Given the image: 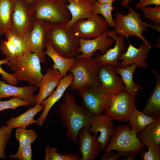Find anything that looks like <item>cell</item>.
<instances>
[{"instance_id": "7dc6e473", "label": "cell", "mask_w": 160, "mask_h": 160, "mask_svg": "<svg viewBox=\"0 0 160 160\" xmlns=\"http://www.w3.org/2000/svg\"><path fill=\"white\" fill-rule=\"evenodd\" d=\"M112 1H116V0H111Z\"/></svg>"}, {"instance_id": "60d3db41", "label": "cell", "mask_w": 160, "mask_h": 160, "mask_svg": "<svg viewBox=\"0 0 160 160\" xmlns=\"http://www.w3.org/2000/svg\"><path fill=\"white\" fill-rule=\"evenodd\" d=\"M120 156V154L117 151L116 153L111 152V151H105L100 160H117L119 159Z\"/></svg>"}, {"instance_id": "f35d334b", "label": "cell", "mask_w": 160, "mask_h": 160, "mask_svg": "<svg viewBox=\"0 0 160 160\" xmlns=\"http://www.w3.org/2000/svg\"><path fill=\"white\" fill-rule=\"evenodd\" d=\"M32 155L31 145H30L25 147L19 148L16 153L10 155L9 156L12 159L20 160H31Z\"/></svg>"}, {"instance_id": "7a4b0ae2", "label": "cell", "mask_w": 160, "mask_h": 160, "mask_svg": "<svg viewBox=\"0 0 160 160\" xmlns=\"http://www.w3.org/2000/svg\"><path fill=\"white\" fill-rule=\"evenodd\" d=\"M66 24H51L46 35V44H50L60 55L66 58L76 57L79 54V39L71 27Z\"/></svg>"}, {"instance_id": "74e56055", "label": "cell", "mask_w": 160, "mask_h": 160, "mask_svg": "<svg viewBox=\"0 0 160 160\" xmlns=\"http://www.w3.org/2000/svg\"><path fill=\"white\" fill-rule=\"evenodd\" d=\"M147 151L143 150L140 153V158L142 160H160V145L150 146Z\"/></svg>"}, {"instance_id": "ab89813d", "label": "cell", "mask_w": 160, "mask_h": 160, "mask_svg": "<svg viewBox=\"0 0 160 160\" xmlns=\"http://www.w3.org/2000/svg\"><path fill=\"white\" fill-rule=\"evenodd\" d=\"M9 62L6 58L0 60V73L1 75V78L3 80H5L9 84L16 86L18 82L15 77L14 75L9 73L3 70L1 67V65L3 64H8Z\"/></svg>"}, {"instance_id": "b9f144b4", "label": "cell", "mask_w": 160, "mask_h": 160, "mask_svg": "<svg viewBox=\"0 0 160 160\" xmlns=\"http://www.w3.org/2000/svg\"><path fill=\"white\" fill-rule=\"evenodd\" d=\"M151 4L160 5V0H145L139 2L135 6V7L141 9L142 8Z\"/></svg>"}, {"instance_id": "ba28073f", "label": "cell", "mask_w": 160, "mask_h": 160, "mask_svg": "<svg viewBox=\"0 0 160 160\" xmlns=\"http://www.w3.org/2000/svg\"><path fill=\"white\" fill-rule=\"evenodd\" d=\"M65 0H34L33 6L36 19L51 24H66L70 20L71 14L66 7Z\"/></svg>"}, {"instance_id": "5b68a950", "label": "cell", "mask_w": 160, "mask_h": 160, "mask_svg": "<svg viewBox=\"0 0 160 160\" xmlns=\"http://www.w3.org/2000/svg\"><path fill=\"white\" fill-rule=\"evenodd\" d=\"M116 129L105 151H116L121 156H126L130 153L138 154L145 149V145L139 141L137 133L129 125H119Z\"/></svg>"}, {"instance_id": "8d00e7d4", "label": "cell", "mask_w": 160, "mask_h": 160, "mask_svg": "<svg viewBox=\"0 0 160 160\" xmlns=\"http://www.w3.org/2000/svg\"><path fill=\"white\" fill-rule=\"evenodd\" d=\"M141 9L144 13V16L155 24H160V6L155 5L154 7L145 6Z\"/></svg>"}, {"instance_id": "603a6c76", "label": "cell", "mask_w": 160, "mask_h": 160, "mask_svg": "<svg viewBox=\"0 0 160 160\" xmlns=\"http://www.w3.org/2000/svg\"><path fill=\"white\" fill-rule=\"evenodd\" d=\"M137 137L145 146L160 145V116L154 121L137 134Z\"/></svg>"}, {"instance_id": "ffe728a7", "label": "cell", "mask_w": 160, "mask_h": 160, "mask_svg": "<svg viewBox=\"0 0 160 160\" xmlns=\"http://www.w3.org/2000/svg\"><path fill=\"white\" fill-rule=\"evenodd\" d=\"M73 78L72 73H71L67 74L62 78L55 89L40 104L43 105L44 108L41 115L37 120V124L40 126H42L50 109L62 97L67 88L72 83Z\"/></svg>"}, {"instance_id": "e575fe53", "label": "cell", "mask_w": 160, "mask_h": 160, "mask_svg": "<svg viewBox=\"0 0 160 160\" xmlns=\"http://www.w3.org/2000/svg\"><path fill=\"white\" fill-rule=\"evenodd\" d=\"M11 131L7 126L1 125L0 129V158L5 159L4 149L12 135Z\"/></svg>"}, {"instance_id": "2e32d148", "label": "cell", "mask_w": 160, "mask_h": 160, "mask_svg": "<svg viewBox=\"0 0 160 160\" xmlns=\"http://www.w3.org/2000/svg\"><path fill=\"white\" fill-rule=\"evenodd\" d=\"M107 35L112 38L116 42L113 48H110L103 54L96 53L94 55L93 58L98 64L109 65L116 68L120 67L119 62H118L121 54L126 50V45L124 41V36L120 35L117 36L114 31L107 30Z\"/></svg>"}, {"instance_id": "7bdbcfd3", "label": "cell", "mask_w": 160, "mask_h": 160, "mask_svg": "<svg viewBox=\"0 0 160 160\" xmlns=\"http://www.w3.org/2000/svg\"><path fill=\"white\" fill-rule=\"evenodd\" d=\"M136 155V154L135 153H130L126 156V157L121 160H135V157Z\"/></svg>"}, {"instance_id": "9a60e30c", "label": "cell", "mask_w": 160, "mask_h": 160, "mask_svg": "<svg viewBox=\"0 0 160 160\" xmlns=\"http://www.w3.org/2000/svg\"><path fill=\"white\" fill-rule=\"evenodd\" d=\"M107 30L100 36L92 39H79V46L78 50V54L75 57L77 59L80 58H90L94 56V53L100 50L101 54H104L108 49V47L111 46L114 42L112 38H108Z\"/></svg>"}, {"instance_id": "ee69618b", "label": "cell", "mask_w": 160, "mask_h": 160, "mask_svg": "<svg viewBox=\"0 0 160 160\" xmlns=\"http://www.w3.org/2000/svg\"><path fill=\"white\" fill-rule=\"evenodd\" d=\"M131 0H123L121 2V4L122 6L127 7L128 6V2Z\"/></svg>"}, {"instance_id": "83f0119b", "label": "cell", "mask_w": 160, "mask_h": 160, "mask_svg": "<svg viewBox=\"0 0 160 160\" xmlns=\"http://www.w3.org/2000/svg\"><path fill=\"white\" fill-rule=\"evenodd\" d=\"M16 0H2L0 2V36L12 30L11 16Z\"/></svg>"}, {"instance_id": "f6af8a7d", "label": "cell", "mask_w": 160, "mask_h": 160, "mask_svg": "<svg viewBox=\"0 0 160 160\" xmlns=\"http://www.w3.org/2000/svg\"><path fill=\"white\" fill-rule=\"evenodd\" d=\"M98 2L101 3H107L110 1H113L111 0H98Z\"/></svg>"}, {"instance_id": "4316f807", "label": "cell", "mask_w": 160, "mask_h": 160, "mask_svg": "<svg viewBox=\"0 0 160 160\" xmlns=\"http://www.w3.org/2000/svg\"><path fill=\"white\" fill-rule=\"evenodd\" d=\"M137 67L136 64H132L124 68H116L117 73L121 76L125 90L135 96L142 89V87L138 84L135 83L133 80V74Z\"/></svg>"}, {"instance_id": "e0dca14e", "label": "cell", "mask_w": 160, "mask_h": 160, "mask_svg": "<svg viewBox=\"0 0 160 160\" xmlns=\"http://www.w3.org/2000/svg\"><path fill=\"white\" fill-rule=\"evenodd\" d=\"M99 65L98 80L102 87L115 94L125 90L121 79L116 75L115 67L109 65Z\"/></svg>"}, {"instance_id": "bcb514c9", "label": "cell", "mask_w": 160, "mask_h": 160, "mask_svg": "<svg viewBox=\"0 0 160 160\" xmlns=\"http://www.w3.org/2000/svg\"><path fill=\"white\" fill-rule=\"evenodd\" d=\"M25 0L28 2H29L31 4H33V1H34V0Z\"/></svg>"}, {"instance_id": "d6a6232c", "label": "cell", "mask_w": 160, "mask_h": 160, "mask_svg": "<svg viewBox=\"0 0 160 160\" xmlns=\"http://www.w3.org/2000/svg\"><path fill=\"white\" fill-rule=\"evenodd\" d=\"M45 160H81L76 154L67 153L62 155L58 153L55 147L47 146L45 148Z\"/></svg>"}, {"instance_id": "277c9868", "label": "cell", "mask_w": 160, "mask_h": 160, "mask_svg": "<svg viewBox=\"0 0 160 160\" xmlns=\"http://www.w3.org/2000/svg\"><path fill=\"white\" fill-rule=\"evenodd\" d=\"M99 64L93 58L76 59L68 72L73 74V80L69 86L71 90L81 88L101 86L98 80Z\"/></svg>"}, {"instance_id": "44dd1931", "label": "cell", "mask_w": 160, "mask_h": 160, "mask_svg": "<svg viewBox=\"0 0 160 160\" xmlns=\"http://www.w3.org/2000/svg\"><path fill=\"white\" fill-rule=\"evenodd\" d=\"M38 89V87L34 85L18 87L0 80V99L10 97H18L29 101L33 106L36 104L33 93Z\"/></svg>"}, {"instance_id": "f546056e", "label": "cell", "mask_w": 160, "mask_h": 160, "mask_svg": "<svg viewBox=\"0 0 160 160\" xmlns=\"http://www.w3.org/2000/svg\"><path fill=\"white\" fill-rule=\"evenodd\" d=\"M113 1L105 3L95 1L93 4L92 10L94 15H102L105 18L108 25L111 27H115V24L112 15L113 9Z\"/></svg>"}, {"instance_id": "1f68e13d", "label": "cell", "mask_w": 160, "mask_h": 160, "mask_svg": "<svg viewBox=\"0 0 160 160\" xmlns=\"http://www.w3.org/2000/svg\"><path fill=\"white\" fill-rule=\"evenodd\" d=\"M15 136L19 143V148L31 145L37 137V134L34 130L19 128L16 130Z\"/></svg>"}, {"instance_id": "4fadbf2b", "label": "cell", "mask_w": 160, "mask_h": 160, "mask_svg": "<svg viewBox=\"0 0 160 160\" xmlns=\"http://www.w3.org/2000/svg\"><path fill=\"white\" fill-rule=\"evenodd\" d=\"M90 126L83 128L78 135L79 151L81 160H93L97 158L102 151L100 144L98 142V133L92 135L89 130Z\"/></svg>"}, {"instance_id": "52a82bcc", "label": "cell", "mask_w": 160, "mask_h": 160, "mask_svg": "<svg viewBox=\"0 0 160 160\" xmlns=\"http://www.w3.org/2000/svg\"><path fill=\"white\" fill-rule=\"evenodd\" d=\"M77 90L82 107L94 116L100 115L109 108L115 95L101 86L84 87Z\"/></svg>"}, {"instance_id": "d6986e66", "label": "cell", "mask_w": 160, "mask_h": 160, "mask_svg": "<svg viewBox=\"0 0 160 160\" xmlns=\"http://www.w3.org/2000/svg\"><path fill=\"white\" fill-rule=\"evenodd\" d=\"M62 78L57 69L48 68L39 83V91L35 96L36 104H40L49 96L57 87Z\"/></svg>"}, {"instance_id": "8fae6325", "label": "cell", "mask_w": 160, "mask_h": 160, "mask_svg": "<svg viewBox=\"0 0 160 160\" xmlns=\"http://www.w3.org/2000/svg\"><path fill=\"white\" fill-rule=\"evenodd\" d=\"M108 24L103 17L94 15L86 20H80L75 22L71 28L76 36L79 38L89 39L102 35L107 30Z\"/></svg>"}, {"instance_id": "d4e9b609", "label": "cell", "mask_w": 160, "mask_h": 160, "mask_svg": "<svg viewBox=\"0 0 160 160\" xmlns=\"http://www.w3.org/2000/svg\"><path fill=\"white\" fill-rule=\"evenodd\" d=\"M44 106L41 104H36L34 107L30 108L20 115L15 118L12 117L6 122V124L12 130L17 127L26 129L30 124H37V120H34V117L39 112L44 109Z\"/></svg>"}, {"instance_id": "4dcf8cb0", "label": "cell", "mask_w": 160, "mask_h": 160, "mask_svg": "<svg viewBox=\"0 0 160 160\" xmlns=\"http://www.w3.org/2000/svg\"><path fill=\"white\" fill-rule=\"evenodd\" d=\"M6 40H10L13 43L16 50V57L22 55L25 53L31 51L27 42L23 38L13 33L11 30L4 34Z\"/></svg>"}, {"instance_id": "cb8c5ba5", "label": "cell", "mask_w": 160, "mask_h": 160, "mask_svg": "<svg viewBox=\"0 0 160 160\" xmlns=\"http://www.w3.org/2000/svg\"><path fill=\"white\" fill-rule=\"evenodd\" d=\"M151 70L156 77V84L142 111L156 118L160 116V76L155 70L152 69Z\"/></svg>"}, {"instance_id": "9c48e42d", "label": "cell", "mask_w": 160, "mask_h": 160, "mask_svg": "<svg viewBox=\"0 0 160 160\" xmlns=\"http://www.w3.org/2000/svg\"><path fill=\"white\" fill-rule=\"evenodd\" d=\"M36 19L32 4L25 0H16L11 16L13 33L24 39L32 29Z\"/></svg>"}, {"instance_id": "7402d4cb", "label": "cell", "mask_w": 160, "mask_h": 160, "mask_svg": "<svg viewBox=\"0 0 160 160\" xmlns=\"http://www.w3.org/2000/svg\"><path fill=\"white\" fill-rule=\"evenodd\" d=\"M69 2L66 7L71 15L70 20L65 25L68 28H71L76 21L88 19L94 14L92 6L96 0H65Z\"/></svg>"}, {"instance_id": "3957f363", "label": "cell", "mask_w": 160, "mask_h": 160, "mask_svg": "<svg viewBox=\"0 0 160 160\" xmlns=\"http://www.w3.org/2000/svg\"><path fill=\"white\" fill-rule=\"evenodd\" d=\"M16 61L7 65L11 68L17 80L27 82L31 85L38 87L43 74L38 56L31 51L16 57Z\"/></svg>"}, {"instance_id": "c3c4849f", "label": "cell", "mask_w": 160, "mask_h": 160, "mask_svg": "<svg viewBox=\"0 0 160 160\" xmlns=\"http://www.w3.org/2000/svg\"><path fill=\"white\" fill-rule=\"evenodd\" d=\"M2 0H0V2Z\"/></svg>"}, {"instance_id": "836d02e7", "label": "cell", "mask_w": 160, "mask_h": 160, "mask_svg": "<svg viewBox=\"0 0 160 160\" xmlns=\"http://www.w3.org/2000/svg\"><path fill=\"white\" fill-rule=\"evenodd\" d=\"M1 53L5 55L6 59L10 63L16 61V50L15 45L10 40L2 41L0 45Z\"/></svg>"}, {"instance_id": "5bb4252c", "label": "cell", "mask_w": 160, "mask_h": 160, "mask_svg": "<svg viewBox=\"0 0 160 160\" xmlns=\"http://www.w3.org/2000/svg\"><path fill=\"white\" fill-rule=\"evenodd\" d=\"M113 120L111 117L102 113L94 116L91 123L89 132L91 134L100 132L97 140L101 145L102 151L105 150L111 137L116 131Z\"/></svg>"}, {"instance_id": "ac0fdd59", "label": "cell", "mask_w": 160, "mask_h": 160, "mask_svg": "<svg viewBox=\"0 0 160 160\" xmlns=\"http://www.w3.org/2000/svg\"><path fill=\"white\" fill-rule=\"evenodd\" d=\"M149 50L144 43L140 44L138 48L129 44L126 52L122 53L119 57L120 67L124 68L134 64L137 67L147 68L148 64L146 60L148 57L147 53Z\"/></svg>"}, {"instance_id": "8992f818", "label": "cell", "mask_w": 160, "mask_h": 160, "mask_svg": "<svg viewBox=\"0 0 160 160\" xmlns=\"http://www.w3.org/2000/svg\"><path fill=\"white\" fill-rule=\"evenodd\" d=\"M115 24L114 31L117 35L131 37L136 36L140 39L150 50L151 45L144 37L142 33L145 31L147 27L150 24L143 21L140 17V14L136 12L129 7L128 14L124 15L120 12L116 14L114 21Z\"/></svg>"}, {"instance_id": "484cf974", "label": "cell", "mask_w": 160, "mask_h": 160, "mask_svg": "<svg viewBox=\"0 0 160 160\" xmlns=\"http://www.w3.org/2000/svg\"><path fill=\"white\" fill-rule=\"evenodd\" d=\"M45 47L46 49L45 52L46 55L50 57L54 63L52 65V68L57 69L62 78L65 77L76 59L74 57L66 58L61 56L49 44H46Z\"/></svg>"}, {"instance_id": "f1b7e54d", "label": "cell", "mask_w": 160, "mask_h": 160, "mask_svg": "<svg viewBox=\"0 0 160 160\" xmlns=\"http://www.w3.org/2000/svg\"><path fill=\"white\" fill-rule=\"evenodd\" d=\"M155 119L139 111L135 106L129 116V125L137 134L152 123Z\"/></svg>"}, {"instance_id": "d590c367", "label": "cell", "mask_w": 160, "mask_h": 160, "mask_svg": "<svg viewBox=\"0 0 160 160\" xmlns=\"http://www.w3.org/2000/svg\"><path fill=\"white\" fill-rule=\"evenodd\" d=\"M30 104L29 101L13 97L8 100H0V111L8 109H14L21 106L28 107Z\"/></svg>"}, {"instance_id": "6da1fadb", "label": "cell", "mask_w": 160, "mask_h": 160, "mask_svg": "<svg viewBox=\"0 0 160 160\" xmlns=\"http://www.w3.org/2000/svg\"><path fill=\"white\" fill-rule=\"evenodd\" d=\"M59 113L63 124L67 128V137L77 143L79 132L84 127L90 126L94 116L77 105L74 96L68 93L65 94L64 102L60 106Z\"/></svg>"}, {"instance_id": "7c38bea8", "label": "cell", "mask_w": 160, "mask_h": 160, "mask_svg": "<svg viewBox=\"0 0 160 160\" xmlns=\"http://www.w3.org/2000/svg\"><path fill=\"white\" fill-rule=\"evenodd\" d=\"M50 25L46 20L36 19L32 29L24 38L32 52L38 56L41 63H44L46 61V55L44 51L46 44L45 37Z\"/></svg>"}, {"instance_id": "30bf717a", "label": "cell", "mask_w": 160, "mask_h": 160, "mask_svg": "<svg viewBox=\"0 0 160 160\" xmlns=\"http://www.w3.org/2000/svg\"><path fill=\"white\" fill-rule=\"evenodd\" d=\"M135 96L126 90L114 95L105 114L118 121H128L129 116L135 106Z\"/></svg>"}]
</instances>
